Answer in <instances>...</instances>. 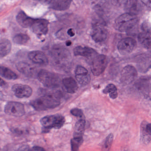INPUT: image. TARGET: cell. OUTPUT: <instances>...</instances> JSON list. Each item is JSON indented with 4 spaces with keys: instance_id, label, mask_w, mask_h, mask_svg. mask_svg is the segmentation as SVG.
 <instances>
[{
    "instance_id": "1",
    "label": "cell",
    "mask_w": 151,
    "mask_h": 151,
    "mask_svg": "<svg viewBox=\"0 0 151 151\" xmlns=\"http://www.w3.org/2000/svg\"><path fill=\"white\" fill-rule=\"evenodd\" d=\"M60 98L61 95L59 93H48L32 101L30 105L37 111H45L60 106Z\"/></svg>"
},
{
    "instance_id": "2",
    "label": "cell",
    "mask_w": 151,
    "mask_h": 151,
    "mask_svg": "<svg viewBox=\"0 0 151 151\" xmlns=\"http://www.w3.org/2000/svg\"><path fill=\"white\" fill-rule=\"evenodd\" d=\"M138 18L135 14L125 13L118 17L114 22L115 29L120 32H126L131 29L138 22Z\"/></svg>"
},
{
    "instance_id": "3",
    "label": "cell",
    "mask_w": 151,
    "mask_h": 151,
    "mask_svg": "<svg viewBox=\"0 0 151 151\" xmlns=\"http://www.w3.org/2000/svg\"><path fill=\"white\" fill-rule=\"evenodd\" d=\"M39 81L45 87L49 88H57L60 84V79L56 74L48 70H41L38 74Z\"/></svg>"
},
{
    "instance_id": "4",
    "label": "cell",
    "mask_w": 151,
    "mask_h": 151,
    "mask_svg": "<svg viewBox=\"0 0 151 151\" xmlns=\"http://www.w3.org/2000/svg\"><path fill=\"white\" fill-rule=\"evenodd\" d=\"M64 117L60 115L47 116L41 118L40 122L45 129L54 128L59 129L61 128L65 123Z\"/></svg>"
},
{
    "instance_id": "5",
    "label": "cell",
    "mask_w": 151,
    "mask_h": 151,
    "mask_svg": "<svg viewBox=\"0 0 151 151\" xmlns=\"http://www.w3.org/2000/svg\"><path fill=\"white\" fill-rule=\"evenodd\" d=\"M107 57L104 55H98L91 61V71L94 76L101 75L107 66Z\"/></svg>"
},
{
    "instance_id": "6",
    "label": "cell",
    "mask_w": 151,
    "mask_h": 151,
    "mask_svg": "<svg viewBox=\"0 0 151 151\" xmlns=\"http://www.w3.org/2000/svg\"><path fill=\"white\" fill-rule=\"evenodd\" d=\"M51 56L56 64L62 65L68 62L70 54L68 50L63 47H55L50 52Z\"/></svg>"
},
{
    "instance_id": "7",
    "label": "cell",
    "mask_w": 151,
    "mask_h": 151,
    "mask_svg": "<svg viewBox=\"0 0 151 151\" xmlns=\"http://www.w3.org/2000/svg\"><path fill=\"white\" fill-rule=\"evenodd\" d=\"M137 75V70L134 66L127 65L121 71L120 81L124 85L129 84L136 80Z\"/></svg>"
},
{
    "instance_id": "8",
    "label": "cell",
    "mask_w": 151,
    "mask_h": 151,
    "mask_svg": "<svg viewBox=\"0 0 151 151\" xmlns=\"http://www.w3.org/2000/svg\"><path fill=\"white\" fill-rule=\"evenodd\" d=\"M91 37L96 43H102L107 39L108 31L102 23L96 22L93 24L91 31Z\"/></svg>"
},
{
    "instance_id": "9",
    "label": "cell",
    "mask_w": 151,
    "mask_h": 151,
    "mask_svg": "<svg viewBox=\"0 0 151 151\" xmlns=\"http://www.w3.org/2000/svg\"><path fill=\"white\" fill-rule=\"evenodd\" d=\"M5 112L6 114L15 117H21L25 113L23 104L16 101L8 102L5 107Z\"/></svg>"
},
{
    "instance_id": "10",
    "label": "cell",
    "mask_w": 151,
    "mask_h": 151,
    "mask_svg": "<svg viewBox=\"0 0 151 151\" xmlns=\"http://www.w3.org/2000/svg\"><path fill=\"white\" fill-rule=\"evenodd\" d=\"M137 46L135 40L130 37H126L121 40L117 45V49L122 55L129 54L133 52Z\"/></svg>"
},
{
    "instance_id": "11",
    "label": "cell",
    "mask_w": 151,
    "mask_h": 151,
    "mask_svg": "<svg viewBox=\"0 0 151 151\" xmlns=\"http://www.w3.org/2000/svg\"><path fill=\"white\" fill-rule=\"evenodd\" d=\"M16 68L19 72L28 77H37L38 73L37 68L29 63L20 62L17 64Z\"/></svg>"
},
{
    "instance_id": "12",
    "label": "cell",
    "mask_w": 151,
    "mask_h": 151,
    "mask_svg": "<svg viewBox=\"0 0 151 151\" xmlns=\"http://www.w3.org/2000/svg\"><path fill=\"white\" fill-rule=\"evenodd\" d=\"M30 28L32 31L37 36L46 35L48 32V21L45 19H35Z\"/></svg>"
},
{
    "instance_id": "13",
    "label": "cell",
    "mask_w": 151,
    "mask_h": 151,
    "mask_svg": "<svg viewBox=\"0 0 151 151\" xmlns=\"http://www.w3.org/2000/svg\"><path fill=\"white\" fill-rule=\"evenodd\" d=\"M75 74L77 81L81 86L87 85L91 82V75L88 70L83 66L79 65L77 67Z\"/></svg>"
},
{
    "instance_id": "14",
    "label": "cell",
    "mask_w": 151,
    "mask_h": 151,
    "mask_svg": "<svg viewBox=\"0 0 151 151\" xmlns=\"http://www.w3.org/2000/svg\"><path fill=\"white\" fill-rule=\"evenodd\" d=\"M12 89L15 95L20 99L29 98L32 93L31 87L26 85L16 84L13 86Z\"/></svg>"
},
{
    "instance_id": "15",
    "label": "cell",
    "mask_w": 151,
    "mask_h": 151,
    "mask_svg": "<svg viewBox=\"0 0 151 151\" xmlns=\"http://www.w3.org/2000/svg\"><path fill=\"white\" fill-rule=\"evenodd\" d=\"M74 53L76 56L85 57L91 61L97 55L96 51L88 47L77 46L74 49Z\"/></svg>"
},
{
    "instance_id": "16",
    "label": "cell",
    "mask_w": 151,
    "mask_h": 151,
    "mask_svg": "<svg viewBox=\"0 0 151 151\" xmlns=\"http://www.w3.org/2000/svg\"><path fill=\"white\" fill-rule=\"evenodd\" d=\"M28 57L32 62L41 66H46L49 63L46 55L41 51H33L30 52Z\"/></svg>"
},
{
    "instance_id": "17",
    "label": "cell",
    "mask_w": 151,
    "mask_h": 151,
    "mask_svg": "<svg viewBox=\"0 0 151 151\" xmlns=\"http://www.w3.org/2000/svg\"><path fill=\"white\" fill-rule=\"evenodd\" d=\"M16 19L18 23L24 28H30L35 20V19L28 16L23 11L18 13Z\"/></svg>"
},
{
    "instance_id": "18",
    "label": "cell",
    "mask_w": 151,
    "mask_h": 151,
    "mask_svg": "<svg viewBox=\"0 0 151 151\" xmlns=\"http://www.w3.org/2000/svg\"><path fill=\"white\" fill-rule=\"evenodd\" d=\"M72 0H52L51 8L57 11L67 10L70 6Z\"/></svg>"
},
{
    "instance_id": "19",
    "label": "cell",
    "mask_w": 151,
    "mask_h": 151,
    "mask_svg": "<svg viewBox=\"0 0 151 151\" xmlns=\"http://www.w3.org/2000/svg\"><path fill=\"white\" fill-rule=\"evenodd\" d=\"M64 87L69 93H74L78 89V86L76 80L73 78H65L62 81Z\"/></svg>"
},
{
    "instance_id": "20",
    "label": "cell",
    "mask_w": 151,
    "mask_h": 151,
    "mask_svg": "<svg viewBox=\"0 0 151 151\" xmlns=\"http://www.w3.org/2000/svg\"><path fill=\"white\" fill-rule=\"evenodd\" d=\"M12 45L9 40L2 39L0 42V55L1 58L6 56L11 52Z\"/></svg>"
},
{
    "instance_id": "21",
    "label": "cell",
    "mask_w": 151,
    "mask_h": 151,
    "mask_svg": "<svg viewBox=\"0 0 151 151\" xmlns=\"http://www.w3.org/2000/svg\"><path fill=\"white\" fill-rule=\"evenodd\" d=\"M138 40L145 48L148 49L151 47V37L148 33L146 32L139 33L138 36Z\"/></svg>"
},
{
    "instance_id": "22",
    "label": "cell",
    "mask_w": 151,
    "mask_h": 151,
    "mask_svg": "<svg viewBox=\"0 0 151 151\" xmlns=\"http://www.w3.org/2000/svg\"><path fill=\"white\" fill-rule=\"evenodd\" d=\"M86 122L84 119L78 120L75 126L74 137H83V134L85 129Z\"/></svg>"
},
{
    "instance_id": "23",
    "label": "cell",
    "mask_w": 151,
    "mask_h": 151,
    "mask_svg": "<svg viewBox=\"0 0 151 151\" xmlns=\"http://www.w3.org/2000/svg\"><path fill=\"white\" fill-rule=\"evenodd\" d=\"M1 76L8 80H15L18 78V76L13 70L8 68L1 66L0 69Z\"/></svg>"
},
{
    "instance_id": "24",
    "label": "cell",
    "mask_w": 151,
    "mask_h": 151,
    "mask_svg": "<svg viewBox=\"0 0 151 151\" xmlns=\"http://www.w3.org/2000/svg\"><path fill=\"white\" fill-rule=\"evenodd\" d=\"M147 123L146 122L144 121L140 126V140L145 144H148L151 140V136L146 130Z\"/></svg>"
},
{
    "instance_id": "25",
    "label": "cell",
    "mask_w": 151,
    "mask_h": 151,
    "mask_svg": "<svg viewBox=\"0 0 151 151\" xmlns=\"http://www.w3.org/2000/svg\"><path fill=\"white\" fill-rule=\"evenodd\" d=\"M103 93L105 94L109 93L110 98L113 99H116L118 96L117 88L113 84L108 85L103 90Z\"/></svg>"
},
{
    "instance_id": "26",
    "label": "cell",
    "mask_w": 151,
    "mask_h": 151,
    "mask_svg": "<svg viewBox=\"0 0 151 151\" xmlns=\"http://www.w3.org/2000/svg\"><path fill=\"white\" fill-rule=\"evenodd\" d=\"M29 37L25 34L19 33L16 35L14 38L13 41L17 45H25L29 40Z\"/></svg>"
},
{
    "instance_id": "27",
    "label": "cell",
    "mask_w": 151,
    "mask_h": 151,
    "mask_svg": "<svg viewBox=\"0 0 151 151\" xmlns=\"http://www.w3.org/2000/svg\"><path fill=\"white\" fill-rule=\"evenodd\" d=\"M71 150L72 151H78L80 146L83 144V137H74L71 140Z\"/></svg>"
},
{
    "instance_id": "28",
    "label": "cell",
    "mask_w": 151,
    "mask_h": 151,
    "mask_svg": "<svg viewBox=\"0 0 151 151\" xmlns=\"http://www.w3.org/2000/svg\"><path fill=\"white\" fill-rule=\"evenodd\" d=\"M114 136L113 133H110L106 138L105 140V143H104L103 148L105 150H109L111 148L112 146V143H113V140H114Z\"/></svg>"
},
{
    "instance_id": "29",
    "label": "cell",
    "mask_w": 151,
    "mask_h": 151,
    "mask_svg": "<svg viewBox=\"0 0 151 151\" xmlns=\"http://www.w3.org/2000/svg\"><path fill=\"white\" fill-rule=\"evenodd\" d=\"M113 4L118 7H125L128 5V0H113Z\"/></svg>"
},
{
    "instance_id": "30",
    "label": "cell",
    "mask_w": 151,
    "mask_h": 151,
    "mask_svg": "<svg viewBox=\"0 0 151 151\" xmlns=\"http://www.w3.org/2000/svg\"><path fill=\"white\" fill-rule=\"evenodd\" d=\"M70 113L71 114L77 117H82L83 116V111L79 109H73L70 110Z\"/></svg>"
},
{
    "instance_id": "31",
    "label": "cell",
    "mask_w": 151,
    "mask_h": 151,
    "mask_svg": "<svg viewBox=\"0 0 151 151\" xmlns=\"http://www.w3.org/2000/svg\"><path fill=\"white\" fill-rule=\"evenodd\" d=\"M36 1H38L40 3H41L43 5H49L51 4L52 0H35Z\"/></svg>"
},
{
    "instance_id": "32",
    "label": "cell",
    "mask_w": 151,
    "mask_h": 151,
    "mask_svg": "<svg viewBox=\"0 0 151 151\" xmlns=\"http://www.w3.org/2000/svg\"><path fill=\"white\" fill-rule=\"evenodd\" d=\"M141 1L146 6L151 8V0H141Z\"/></svg>"
},
{
    "instance_id": "33",
    "label": "cell",
    "mask_w": 151,
    "mask_h": 151,
    "mask_svg": "<svg viewBox=\"0 0 151 151\" xmlns=\"http://www.w3.org/2000/svg\"><path fill=\"white\" fill-rule=\"evenodd\" d=\"M145 129L148 134L151 136V123H147Z\"/></svg>"
},
{
    "instance_id": "34",
    "label": "cell",
    "mask_w": 151,
    "mask_h": 151,
    "mask_svg": "<svg viewBox=\"0 0 151 151\" xmlns=\"http://www.w3.org/2000/svg\"><path fill=\"white\" fill-rule=\"evenodd\" d=\"M32 150H35V151H44V150H45V149H44L43 147L39 146L34 147L32 148Z\"/></svg>"
},
{
    "instance_id": "35",
    "label": "cell",
    "mask_w": 151,
    "mask_h": 151,
    "mask_svg": "<svg viewBox=\"0 0 151 151\" xmlns=\"http://www.w3.org/2000/svg\"><path fill=\"white\" fill-rule=\"evenodd\" d=\"M68 33L70 37H73V36L75 35L74 31L72 29H69L68 30Z\"/></svg>"
},
{
    "instance_id": "36",
    "label": "cell",
    "mask_w": 151,
    "mask_h": 151,
    "mask_svg": "<svg viewBox=\"0 0 151 151\" xmlns=\"http://www.w3.org/2000/svg\"><path fill=\"white\" fill-rule=\"evenodd\" d=\"M6 84V83H5V81H3L2 79H1V87L4 86Z\"/></svg>"
},
{
    "instance_id": "37",
    "label": "cell",
    "mask_w": 151,
    "mask_h": 151,
    "mask_svg": "<svg viewBox=\"0 0 151 151\" xmlns=\"http://www.w3.org/2000/svg\"><path fill=\"white\" fill-rule=\"evenodd\" d=\"M71 42L70 41H69V42H67V43H66V45H67V46H70V45H71Z\"/></svg>"
}]
</instances>
